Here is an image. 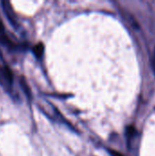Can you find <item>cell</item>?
<instances>
[{
    "label": "cell",
    "instance_id": "obj_7",
    "mask_svg": "<svg viewBox=\"0 0 155 156\" xmlns=\"http://www.w3.org/2000/svg\"><path fill=\"white\" fill-rule=\"evenodd\" d=\"M111 153L112 156H123V155H122L120 153H118V152H115V151H111Z\"/></svg>",
    "mask_w": 155,
    "mask_h": 156
},
{
    "label": "cell",
    "instance_id": "obj_3",
    "mask_svg": "<svg viewBox=\"0 0 155 156\" xmlns=\"http://www.w3.org/2000/svg\"><path fill=\"white\" fill-rule=\"evenodd\" d=\"M0 43L2 45H5V46H8V47H14V43L8 37V36H7V34L5 32V26H4L1 19H0Z\"/></svg>",
    "mask_w": 155,
    "mask_h": 156
},
{
    "label": "cell",
    "instance_id": "obj_1",
    "mask_svg": "<svg viewBox=\"0 0 155 156\" xmlns=\"http://www.w3.org/2000/svg\"><path fill=\"white\" fill-rule=\"evenodd\" d=\"M13 83V74L6 65H0V86L7 92H11Z\"/></svg>",
    "mask_w": 155,
    "mask_h": 156
},
{
    "label": "cell",
    "instance_id": "obj_6",
    "mask_svg": "<svg viewBox=\"0 0 155 156\" xmlns=\"http://www.w3.org/2000/svg\"><path fill=\"white\" fill-rule=\"evenodd\" d=\"M152 65H153V70L155 72V49L153 51V58H152Z\"/></svg>",
    "mask_w": 155,
    "mask_h": 156
},
{
    "label": "cell",
    "instance_id": "obj_5",
    "mask_svg": "<svg viewBox=\"0 0 155 156\" xmlns=\"http://www.w3.org/2000/svg\"><path fill=\"white\" fill-rule=\"evenodd\" d=\"M21 86L23 87L24 91H25V92L26 93V95L29 97V96H30V91H29V89H28V87H27V85H26V81H25L24 79H22V80H21Z\"/></svg>",
    "mask_w": 155,
    "mask_h": 156
},
{
    "label": "cell",
    "instance_id": "obj_4",
    "mask_svg": "<svg viewBox=\"0 0 155 156\" xmlns=\"http://www.w3.org/2000/svg\"><path fill=\"white\" fill-rule=\"evenodd\" d=\"M43 51H44V46L42 43H38L34 47V53L37 58H40L43 54Z\"/></svg>",
    "mask_w": 155,
    "mask_h": 156
},
{
    "label": "cell",
    "instance_id": "obj_2",
    "mask_svg": "<svg viewBox=\"0 0 155 156\" xmlns=\"http://www.w3.org/2000/svg\"><path fill=\"white\" fill-rule=\"evenodd\" d=\"M2 6H3V10L7 17V19L9 20L10 24L13 25L14 27H16V14L10 5L9 2L7 1H2Z\"/></svg>",
    "mask_w": 155,
    "mask_h": 156
}]
</instances>
